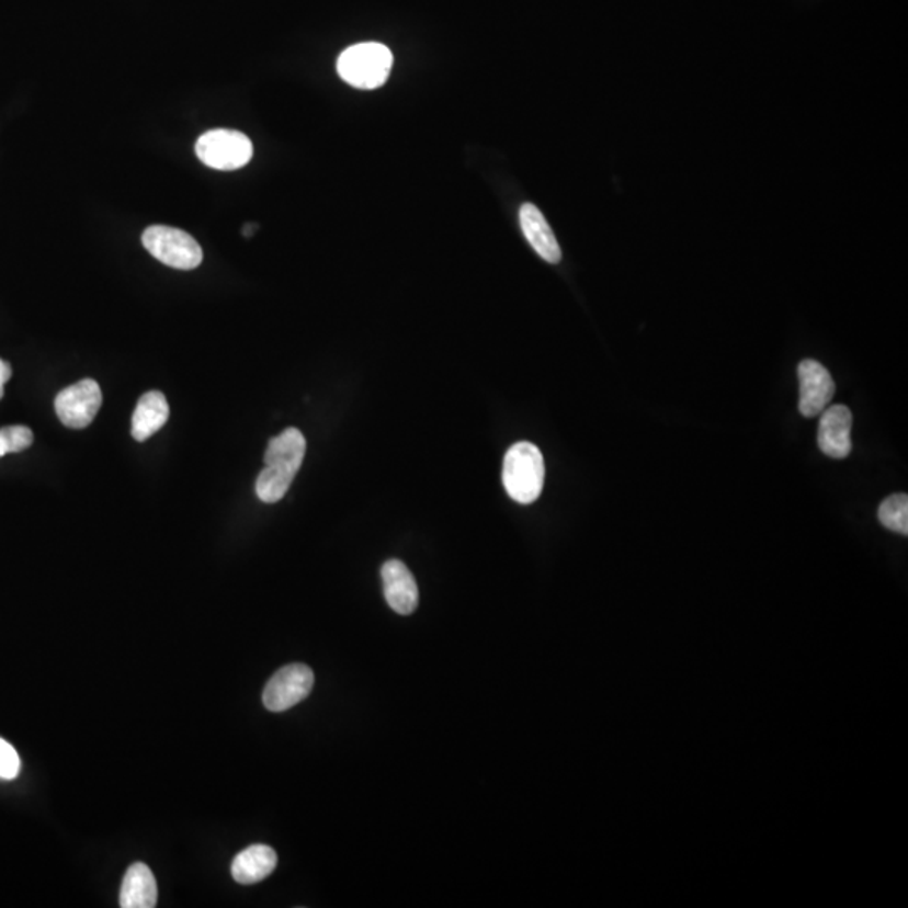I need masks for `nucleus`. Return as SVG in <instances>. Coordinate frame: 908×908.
Wrapping results in <instances>:
<instances>
[{"label": "nucleus", "mask_w": 908, "mask_h": 908, "mask_svg": "<svg viewBox=\"0 0 908 908\" xmlns=\"http://www.w3.org/2000/svg\"><path fill=\"white\" fill-rule=\"evenodd\" d=\"M307 453V440L296 428L273 438L264 454V468L257 479V495L264 503H276L292 487Z\"/></svg>", "instance_id": "f257e3e1"}, {"label": "nucleus", "mask_w": 908, "mask_h": 908, "mask_svg": "<svg viewBox=\"0 0 908 908\" xmlns=\"http://www.w3.org/2000/svg\"><path fill=\"white\" fill-rule=\"evenodd\" d=\"M544 456L535 444L520 441L513 444L503 462V485L512 500L534 503L544 488Z\"/></svg>", "instance_id": "f03ea898"}, {"label": "nucleus", "mask_w": 908, "mask_h": 908, "mask_svg": "<svg viewBox=\"0 0 908 908\" xmlns=\"http://www.w3.org/2000/svg\"><path fill=\"white\" fill-rule=\"evenodd\" d=\"M393 53L378 43H361L347 47L337 61V71L345 83L359 90H375L389 80Z\"/></svg>", "instance_id": "7ed1b4c3"}, {"label": "nucleus", "mask_w": 908, "mask_h": 908, "mask_svg": "<svg viewBox=\"0 0 908 908\" xmlns=\"http://www.w3.org/2000/svg\"><path fill=\"white\" fill-rule=\"evenodd\" d=\"M141 242L151 257L175 270H195L204 258L201 245L189 232L177 227H147Z\"/></svg>", "instance_id": "20e7f679"}, {"label": "nucleus", "mask_w": 908, "mask_h": 908, "mask_svg": "<svg viewBox=\"0 0 908 908\" xmlns=\"http://www.w3.org/2000/svg\"><path fill=\"white\" fill-rule=\"evenodd\" d=\"M252 141L241 132L217 128L195 144V154L204 166L214 170H238L252 159Z\"/></svg>", "instance_id": "39448f33"}, {"label": "nucleus", "mask_w": 908, "mask_h": 908, "mask_svg": "<svg viewBox=\"0 0 908 908\" xmlns=\"http://www.w3.org/2000/svg\"><path fill=\"white\" fill-rule=\"evenodd\" d=\"M315 677L310 667L302 663L288 665L277 670L268 681L263 703L270 712L290 711L310 695Z\"/></svg>", "instance_id": "423d86ee"}, {"label": "nucleus", "mask_w": 908, "mask_h": 908, "mask_svg": "<svg viewBox=\"0 0 908 908\" xmlns=\"http://www.w3.org/2000/svg\"><path fill=\"white\" fill-rule=\"evenodd\" d=\"M103 404V394L93 378L66 387L56 396L55 409L59 421L71 429H83L93 422Z\"/></svg>", "instance_id": "0eeeda50"}, {"label": "nucleus", "mask_w": 908, "mask_h": 908, "mask_svg": "<svg viewBox=\"0 0 908 908\" xmlns=\"http://www.w3.org/2000/svg\"><path fill=\"white\" fill-rule=\"evenodd\" d=\"M799 375V411L804 418H816L821 415L832 396H835V381L825 365L813 359L801 362L797 368Z\"/></svg>", "instance_id": "6e6552de"}, {"label": "nucleus", "mask_w": 908, "mask_h": 908, "mask_svg": "<svg viewBox=\"0 0 908 908\" xmlns=\"http://www.w3.org/2000/svg\"><path fill=\"white\" fill-rule=\"evenodd\" d=\"M851 425H853V416L847 406L826 408L819 419V450L829 458H847L851 453Z\"/></svg>", "instance_id": "1a4fd4ad"}, {"label": "nucleus", "mask_w": 908, "mask_h": 908, "mask_svg": "<svg viewBox=\"0 0 908 908\" xmlns=\"http://www.w3.org/2000/svg\"><path fill=\"white\" fill-rule=\"evenodd\" d=\"M384 595L390 610L400 616L415 613L419 602L418 584L411 570L400 560H387L383 566Z\"/></svg>", "instance_id": "9d476101"}, {"label": "nucleus", "mask_w": 908, "mask_h": 908, "mask_svg": "<svg viewBox=\"0 0 908 908\" xmlns=\"http://www.w3.org/2000/svg\"><path fill=\"white\" fill-rule=\"evenodd\" d=\"M520 226L526 241L535 249L538 257L547 263L557 264L563 260V249L555 239L554 231L548 226L544 214L534 204H523L520 207Z\"/></svg>", "instance_id": "9b49d317"}, {"label": "nucleus", "mask_w": 908, "mask_h": 908, "mask_svg": "<svg viewBox=\"0 0 908 908\" xmlns=\"http://www.w3.org/2000/svg\"><path fill=\"white\" fill-rule=\"evenodd\" d=\"M156 876L145 863H134L126 870L120 890V907L122 908H154L157 907Z\"/></svg>", "instance_id": "f8f14e48"}, {"label": "nucleus", "mask_w": 908, "mask_h": 908, "mask_svg": "<svg viewBox=\"0 0 908 908\" xmlns=\"http://www.w3.org/2000/svg\"><path fill=\"white\" fill-rule=\"evenodd\" d=\"M170 418L169 402L159 390H150L138 400L134 418H132V436L135 441H147L159 433Z\"/></svg>", "instance_id": "ddd939ff"}, {"label": "nucleus", "mask_w": 908, "mask_h": 908, "mask_svg": "<svg viewBox=\"0 0 908 908\" xmlns=\"http://www.w3.org/2000/svg\"><path fill=\"white\" fill-rule=\"evenodd\" d=\"M276 865L277 856L273 848L266 844H252L232 860V878L241 885H254L268 878Z\"/></svg>", "instance_id": "4468645a"}, {"label": "nucleus", "mask_w": 908, "mask_h": 908, "mask_svg": "<svg viewBox=\"0 0 908 908\" xmlns=\"http://www.w3.org/2000/svg\"><path fill=\"white\" fill-rule=\"evenodd\" d=\"M878 519L883 526H887L897 534H908V497L905 493L892 495L879 504Z\"/></svg>", "instance_id": "2eb2a0df"}, {"label": "nucleus", "mask_w": 908, "mask_h": 908, "mask_svg": "<svg viewBox=\"0 0 908 908\" xmlns=\"http://www.w3.org/2000/svg\"><path fill=\"white\" fill-rule=\"evenodd\" d=\"M0 438L8 453H21L34 443L33 431L27 425H4L0 428Z\"/></svg>", "instance_id": "dca6fc26"}, {"label": "nucleus", "mask_w": 908, "mask_h": 908, "mask_svg": "<svg viewBox=\"0 0 908 908\" xmlns=\"http://www.w3.org/2000/svg\"><path fill=\"white\" fill-rule=\"evenodd\" d=\"M21 772V759L8 740L0 739V779H15Z\"/></svg>", "instance_id": "f3484780"}, {"label": "nucleus", "mask_w": 908, "mask_h": 908, "mask_svg": "<svg viewBox=\"0 0 908 908\" xmlns=\"http://www.w3.org/2000/svg\"><path fill=\"white\" fill-rule=\"evenodd\" d=\"M12 375V367L9 362L2 361L0 359V399L4 397V386L9 383V378Z\"/></svg>", "instance_id": "a211bd4d"}, {"label": "nucleus", "mask_w": 908, "mask_h": 908, "mask_svg": "<svg viewBox=\"0 0 908 908\" xmlns=\"http://www.w3.org/2000/svg\"><path fill=\"white\" fill-rule=\"evenodd\" d=\"M5 454H8V450H5L4 441H2V438H0V458H2V456H5Z\"/></svg>", "instance_id": "6ab92c4d"}]
</instances>
